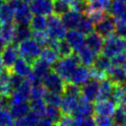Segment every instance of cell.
Here are the masks:
<instances>
[{"mask_svg": "<svg viewBox=\"0 0 126 126\" xmlns=\"http://www.w3.org/2000/svg\"><path fill=\"white\" fill-rule=\"evenodd\" d=\"M80 64L77 53H71L68 56L61 57L58 61L53 65V70L65 81H69L72 73L76 69V67Z\"/></svg>", "mask_w": 126, "mask_h": 126, "instance_id": "obj_1", "label": "cell"}, {"mask_svg": "<svg viewBox=\"0 0 126 126\" xmlns=\"http://www.w3.org/2000/svg\"><path fill=\"white\" fill-rule=\"evenodd\" d=\"M18 51L21 57L25 58L32 64L39 57L41 46L32 37H29L18 42Z\"/></svg>", "mask_w": 126, "mask_h": 126, "instance_id": "obj_2", "label": "cell"}, {"mask_svg": "<svg viewBox=\"0 0 126 126\" xmlns=\"http://www.w3.org/2000/svg\"><path fill=\"white\" fill-rule=\"evenodd\" d=\"M7 2L14 9V23L17 26H29L32 17L29 5L22 0H9Z\"/></svg>", "mask_w": 126, "mask_h": 126, "instance_id": "obj_3", "label": "cell"}, {"mask_svg": "<svg viewBox=\"0 0 126 126\" xmlns=\"http://www.w3.org/2000/svg\"><path fill=\"white\" fill-rule=\"evenodd\" d=\"M126 50V39L118 35H110L105 38L103 41V46L101 53L108 58L113 57L114 55L121 53Z\"/></svg>", "mask_w": 126, "mask_h": 126, "instance_id": "obj_4", "label": "cell"}, {"mask_svg": "<svg viewBox=\"0 0 126 126\" xmlns=\"http://www.w3.org/2000/svg\"><path fill=\"white\" fill-rule=\"evenodd\" d=\"M47 26H46V32L51 39H63L67 29L63 25L61 21V17L52 13L51 15L47 16Z\"/></svg>", "mask_w": 126, "mask_h": 126, "instance_id": "obj_5", "label": "cell"}, {"mask_svg": "<svg viewBox=\"0 0 126 126\" xmlns=\"http://www.w3.org/2000/svg\"><path fill=\"white\" fill-rule=\"evenodd\" d=\"M41 84L43 85L45 90L48 92L62 94L64 85H65V81L55 71H50L48 74H46L42 78Z\"/></svg>", "mask_w": 126, "mask_h": 126, "instance_id": "obj_6", "label": "cell"}, {"mask_svg": "<svg viewBox=\"0 0 126 126\" xmlns=\"http://www.w3.org/2000/svg\"><path fill=\"white\" fill-rule=\"evenodd\" d=\"M31 91H32V84L31 82L26 79L23 83L12 92L10 95V103L15 102H26L31 99Z\"/></svg>", "mask_w": 126, "mask_h": 126, "instance_id": "obj_7", "label": "cell"}, {"mask_svg": "<svg viewBox=\"0 0 126 126\" xmlns=\"http://www.w3.org/2000/svg\"><path fill=\"white\" fill-rule=\"evenodd\" d=\"M114 28H115V19L110 15H106L102 20L94 24V31L103 38H106L114 34Z\"/></svg>", "mask_w": 126, "mask_h": 126, "instance_id": "obj_8", "label": "cell"}, {"mask_svg": "<svg viewBox=\"0 0 126 126\" xmlns=\"http://www.w3.org/2000/svg\"><path fill=\"white\" fill-rule=\"evenodd\" d=\"M1 59L2 63L5 67V69L10 70L16 60L19 57V51H18V45L17 42H12L9 44H6V46L1 51Z\"/></svg>", "mask_w": 126, "mask_h": 126, "instance_id": "obj_9", "label": "cell"}, {"mask_svg": "<svg viewBox=\"0 0 126 126\" xmlns=\"http://www.w3.org/2000/svg\"><path fill=\"white\" fill-rule=\"evenodd\" d=\"M64 39L70 45V47L74 52H78L79 50H81L83 47L86 46L85 35L76 29H71L68 32H66Z\"/></svg>", "mask_w": 126, "mask_h": 126, "instance_id": "obj_10", "label": "cell"}, {"mask_svg": "<svg viewBox=\"0 0 126 126\" xmlns=\"http://www.w3.org/2000/svg\"><path fill=\"white\" fill-rule=\"evenodd\" d=\"M98 89H99V80L94 78H90L88 82L81 86V96L90 100L95 101L98 95Z\"/></svg>", "mask_w": 126, "mask_h": 126, "instance_id": "obj_11", "label": "cell"}, {"mask_svg": "<svg viewBox=\"0 0 126 126\" xmlns=\"http://www.w3.org/2000/svg\"><path fill=\"white\" fill-rule=\"evenodd\" d=\"M117 104L112 98L98 99L95 100L94 104V115H101V116H109L111 117L113 112L115 111Z\"/></svg>", "mask_w": 126, "mask_h": 126, "instance_id": "obj_12", "label": "cell"}, {"mask_svg": "<svg viewBox=\"0 0 126 126\" xmlns=\"http://www.w3.org/2000/svg\"><path fill=\"white\" fill-rule=\"evenodd\" d=\"M29 7L33 15L46 17L53 13V0H32Z\"/></svg>", "mask_w": 126, "mask_h": 126, "instance_id": "obj_13", "label": "cell"}, {"mask_svg": "<svg viewBox=\"0 0 126 126\" xmlns=\"http://www.w3.org/2000/svg\"><path fill=\"white\" fill-rule=\"evenodd\" d=\"M91 78V72H90V68L87 66H84L82 64H79L76 69L74 70V72L72 73L69 82L78 85V86H82L84 85L86 82H88Z\"/></svg>", "mask_w": 126, "mask_h": 126, "instance_id": "obj_14", "label": "cell"}, {"mask_svg": "<svg viewBox=\"0 0 126 126\" xmlns=\"http://www.w3.org/2000/svg\"><path fill=\"white\" fill-rule=\"evenodd\" d=\"M83 13L70 9L67 12H65L64 14H62L61 17V21L63 23V25L65 26L66 29L71 30V29H77L80 21L83 18Z\"/></svg>", "mask_w": 126, "mask_h": 126, "instance_id": "obj_15", "label": "cell"}, {"mask_svg": "<svg viewBox=\"0 0 126 126\" xmlns=\"http://www.w3.org/2000/svg\"><path fill=\"white\" fill-rule=\"evenodd\" d=\"M110 16L115 20L126 22V3L120 0H111L107 9Z\"/></svg>", "mask_w": 126, "mask_h": 126, "instance_id": "obj_16", "label": "cell"}, {"mask_svg": "<svg viewBox=\"0 0 126 126\" xmlns=\"http://www.w3.org/2000/svg\"><path fill=\"white\" fill-rule=\"evenodd\" d=\"M103 37L100 36L97 32H95L94 31L90 32L89 34H87V36L85 37V43L86 46L91 49L92 51H94L95 54H99L101 53L102 50V46H103Z\"/></svg>", "mask_w": 126, "mask_h": 126, "instance_id": "obj_17", "label": "cell"}, {"mask_svg": "<svg viewBox=\"0 0 126 126\" xmlns=\"http://www.w3.org/2000/svg\"><path fill=\"white\" fill-rule=\"evenodd\" d=\"M105 77L114 85H120L126 82V74L124 73L122 67L117 65L111 64V66L105 71Z\"/></svg>", "mask_w": 126, "mask_h": 126, "instance_id": "obj_18", "label": "cell"}, {"mask_svg": "<svg viewBox=\"0 0 126 126\" xmlns=\"http://www.w3.org/2000/svg\"><path fill=\"white\" fill-rule=\"evenodd\" d=\"M80 96H72V95H64L62 96L61 103L59 105L63 115L72 116L77 108Z\"/></svg>", "mask_w": 126, "mask_h": 126, "instance_id": "obj_19", "label": "cell"}, {"mask_svg": "<svg viewBox=\"0 0 126 126\" xmlns=\"http://www.w3.org/2000/svg\"><path fill=\"white\" fill-rule=\"evenodd\" d=\"M10 71L23 78H27L32 73V64L29 61H27L25 58L18 57V59L16 60Z\"/></svg>", "mask_w": 126, "mask_h": 126, "instance_id": "obj_20", "label": "cell"}, {"mask_svg": "<svg viewBox=\"0 0 126 126\" xmlns=\"http://www.w3.org/2000/svg\"><path fill=\"white\" fill-rule=\"evenodd\" d=\"M94 114V112L93 102L84 98L83 96H80L77 108H76V110L72 116L78 115L81 117H89V116H93Z\"/></svg>", "mask_w": 126, "mask_h": 126, "instance_id": "obj_21", "label": "cell"}, {"mask_svg": "<svg viewBox=\"0 0 126 126\" xmlns=\"http://www.w3.org/2000/svg\"><path fill=\"white\" fill-rule=\"evenodd\" d=\"M16 30H17V25L14 22L0 25V38L6 44L15 42Z\"/></svg>", "mask_w": 126, "mask_h": 126, "instance_id": "obj_22", "label": "cell"}, {"mask_svg": "<svg viewBox=\"0 0 126 126\" xmlns=\"http://www.w3.org/2000/svg\"><path fill=\"white\" fill-rule=\"evenodd\" d=\"M51 66H49L39 57L32 63V73L40 80H42V78L51 71Z\"/></svg>", "mask_w": 126, "mask_h": 126, "instance_id": "obj_23", "label": "cell"}, {"mask_svg": "<svg viewBox=\"0 0 126 126\" xmlns=\"http://www.w3.org/2000/svg\"><path fill=\"white\" fill-rule=\"evenodd\" d=\"M11 115L13 116L14 119H18L26 115L30 110V104L28 101L26 102H15V103H10L8 107Z\"/></svg>", "mask_w": 126, "mask_h": 126, "instance_id": "obj_24", "label": "cell"}, {"mask_svg": "<svg viewBox=\"0 0 126 126\" xmlns=\"http://www.w3.org/2000/svg\"><path fill=\"white\" fill-rule=\"evenodd\" d=\"M114 84L109 81L106 77L101 79L99 81V89H98V95L96 100L98 99H105V98H110L111 94L113 91Z\"/></svg>", "mask_w": 126, "mask_h": 126, "instance_id": "obj_25", "label": "cell"}, {"mask_svg": "<svg viewBox=\"0 0 126 126\" xmlns=\"http://www.w3.org/2000/svg\"><path fill=\"white\" fill-rule=\"evenodd\" d=\"M77 53V56L79 58L80 64L87 66V67H91L96 57L97 54H95L94 51H92L91 49H89L87 46L83 47L81 50H79Z\"/></svg>", "mask_w": 126, "mask_h": 126, "instance_id": "obj_26", "label": "cell"}, {"mask_svg": "<svg viewBox=\"0 0 126 126\" xmlns=\"http://www.w3.org/2000/svg\"><path fill=\"white\" fill-rule=\"evenodd\" d=\"M39 58L42 59L44 62H46L49 66L53 67V65L58 61V59L60 58L57 51L55 49H53L50 46H43V48L40 51L39 54Z\"/></svg>", "mask_w": 126, "mask_h": 126, "instance_id": "obj_27", "label": "cell"}, {"mask_svg": "<svg viewBox=\"0 0 126 126\" xmlns=\"http://www.w3.org/2000/svg\"><path fill=\"white\" fill-rule=\"evenodd\" d=\"M40 117L41 116H39L35 112L30 110L23 117L16 119V121H14V125L15 126H34Z\"/></svg>", "mask_w": 126, "mask_h": 126, "instance_id": "obj_28", "label": "cell"}, {"mask_svg": "<svg viewBox=\"0 0 126 126\" xmlns=\"http://www.w3.org/2000/svg\"><path fill=\"white\" fill-rule=\"evenodd\" d=\"M14 22V9L9 2H4L0 6V25Z\"/></svg>", "mask_w": 126, "mask_h": 126, "instance_id": "obj_29", "label": "cell"}, {"mask_svg": "<svg viewBox=\"0 0 126 126\" xmlns=\"http://www.w3.org/2000/svg\"><path fill=\"white\" fill-rule=\"evenodd\" d=\"M47 26V18L41 15H34L32 17L31 22L29 24L32 32H42L46 30Z\"/></svg>", "mask_w": 126, "mask_h": 126, "instance_id": "obj_30", "label": "cell"}, {"mask_svg": "<svg viewBox=\"0 0 126 126\" xmlns=\"http://www.w3.org/2000/svg\"><path fill=\"white\" fill-rule=\"evenodd\" d=\"M116 104H126V86L123 84L114 85L111 97Z\"/></svg>", "mask_w": 126, "mask_h": 126, "instance_id": "obj_31", "label": "cell"}, {"mask_svg": "<svg viewBox=\"0 0 126 126\" xmlns=\"http://www.w3.org/2000/svg\"><path fill=\"white\" fill-rule=\"evenodd\" d=\"M111 66V61H110V58L106 57L105 55H103L102 53H99L96 55L93 65L91 66L92 68L97 70V71H100V72H103L105 73V71Z\"/></svg>", "mask_w": 126, "mask_h": 126, "instance_id": "obj_32", "label": "cell"}, {"mask_svg": "<svg viewBox=\"0 0 126 126\" xmlns=\"http://www.w3.org/2000/svg\"><path fill=\"white\" fill-rule=\"evenodd\" d=\"M43 116L47 117L48 119H50L55 124V123H58L62 119L63 113H62L59 106L46 105V109H45V112H44Z\"/></svg>", "mask_w": 126, "mask_h": 126, "instance_id": "obj_33", "label": "cell"}, {"mask_svg": "<svg viewBox=\"0 0 126 126\" xmlns=\"http://www.w3.org/2000/svg\"><path fill=\"white\" fill-rule=\"evenodd\" d=\"M42 99L46 103V105H53V106H59L62 100V94L54 93V92H48L46 91Z\"/></svg>", "mask_w": 126, "mask_h": 126, "instance_id": "obj_34", "label": "cell"}, {"mask_svg": "<svg viewBox=\"0 0 126 126\" xmlns=\"http://www.w3.org/2000/svg\"><path fill=\"white\" fill-rule=\"evenodd\" d=\"M110 2L111 0H87V10L106 11L110 5Z\"/></svg>", "mask_w": 126, "mask_h": 126, "instance_id": "obj_35", "label": "cell"}, {"mask_svg": "<svg viewBox=\"0 0 126 126\" xmlns=\"http://www.w3.org/2000/svg\"><path fill=\"white\" fill-rule=\"evenodd\" d=\"M30 108L32 111L35 112L39 116H43L45 109H46V103L42 98H35V99H31L29 102Z\"/></svg>", "mask_w": 126, "mask_h": 126, "instance_id": "obj_36", "label": "cell"}, {"mask_svg": "<svg viewBox=\"0 0 126 126\" xmlns=\"http://www.w3.org/2000/svg\"><path fill=\"white\" fill-rule=\"evenodd\" d=\"M70 0H53V13L61 16L70 10Z\"/></svg>", "mask_w": 126, "mask_h": 126, "instance_id": "obj_37", "label": "cell"}, {"mask_svg": "<svg viewBox=\"0 0 126 126\" xmlns=\"http://www.w3.org/2000/svg\"><path fill=\"white\" fill-rule=\"evenodd\" d=\"M32 32L30 29L29 26H17L16 30V36H15V42H19L21 40H24L26 38L32 37Z\"/></svg>", "mask_w": 126, "mask_h": 126, "instance_id": "obj_38", "label": "cell"}, {"mask_svg": "<svg viewBox=\"0 0 126 126\" xmlns=\"http://www.w3.org/2000/svg\"><path fill=\"white\" fill-rule=\"evenodd\" d=\"M94 25L89 20V18L83 16L82 20L80 21V23H79V25L77 27V30L80 32H82L84 35H87L90 32H94Z\"/></svg>", "mask_w": 126, "mask_h": 126, "instance_id": "obj_39", "label": "cell"}, {"mask_svg": "<svg viewBox=\"0 0 126 126\" xmlns=\"http://www.w3.org/2000/svg\"><path fill=\"white\" fill-rule=\"evenodd\" d=\"M55 50L57 51V53H58V55H59L60 58H61V57L68 56V55H70L71 53H73L72 48L70 47V45L66 42V40H65L64 38L57 41Z\"/></svg>", "mask_w": 126, "mask_h": 126, "instance_id": "obj_40", "label": "cell"}, {"mask_svg": "<svg viewBox=\"0 0 126 126\" xmlns=\"http://www.w3.org/2000/svg\"><path fill=\"white\" fill-rule=\"evenodd\" d=\"M64 95H72V96H81V87L75 85L69 81L65 82L63 93Z\"/></svg>", "mask_w": 126, "mask_h": 126, "instance_id": "obj_41", "label": "cell"}, {"mask_svg": "<svg viewBox=\"0 0 126 126\" xmlns=\"http://www.w3.org/2000/svg\"><path fill=\"white\" fill-rule=\"evenodd\" d=\"M84 14H86V17H88L89 20L94 25L100 20H102L107 15V12L102 10H87Z\"/></svg>", "mask_w": 126, "mask_h": 126, "instance_id": "obj_42", "label": "cell"}, {"mask_svg": "<svg viewBox=\"0 0 126 126\" xmlns=\"http://www.w3.org/2000/svg\"><path fill=\"white\" fill-rule=\"evenodd\" d=\"M32 38L41 46H47L48 42H49V36L46 32V31H42V32H32Z\"/></svg>", "mask_w": 126, "mask_h": 126, "instance_id": "obj_43", "label": "cell"}, {"mask_svg": "<svg viewBox=\"0 0 126 126\" xmlns=\"http://www.w3.org/2000/svg\"><path fill=\"white\" fill-rule=\"evenodd\" d=\"M14 123V118L11 115L8 108H2L0 110V126H10Z\"/></svg>", "mask_w": 126, "mask_h": 126, "instance_id": "obj_44", "label": "cell"}, {"mask_svg": "<svg viewBox=\"0 0 126 126\" xmlns=\"http://www.w3.org/2000/svg\"><path fill=\"white\" fill-rule=\"evenodd\" d=\"M46 90L43 87V85L36 84L32 86V91H31V99H35V98H42Z\"/></svg>", "mask_w": 126, "mask_h": 126, "instance_id": "obj_45", "label": "cell"}, {"mask_svg": "<svg viewBox=\"0 0 126 126\" xmlns=\"http://www.w3.org/2000/svg\"><path fill=\"white\" fill-rule=\"evenodd\" d=\"M111 118H112V120H113V122L115 123L116 126H123L124 125L125 115H124V112H123V110H122L120 105L118 107H116V109L113 112Z\"/></svg>", "mask_w": 126, "mask_h": 126, "instance_id": "obj_46", "label": "cell"}, {"mask_svg": "<svg viewBox=\"0 0 126 126\" xmlns=\"http://www.w3.org/2000/svg\"><path fill=\"white\" fill-rule=\"evenodd\" d=\"M114 33L124 39H126V22L115 20Z\"/></svg>", "mask_w": 126, "mask_h": 126, "instance_id": "obj_47", "label": "cell"}, {"mask_svg": "<svg viewBox=\"0 0 126 126\" xmlns=\"http://www.w3.org/2000/svg\"><path fill=\"white\" fill-rule=\"evenodd\" d=\"M94 120L96 126H116L113 122L112 118L109 116H101V115H94Z\"/></svg>", "mask_w": 126, "mask_h": 126, "instance_id": "obj_48", "label": "cell"}, {"mask_svg": "<svg viewBox=\"0 0 126 126\" xmlns=\"http://www.w3.org/2000/svg\"><path fill=\"white\" fill-rule=\"evenodd\" d=\"M24 80H25V78H23V77H21V76L15 74V73H13V72H11V73H10V80H9V82H10V87H11V89H12V92H13L14 90H16V89L23 83Z\"/></svg>", "mask_w": 126, "mask_h": 126, "instance_id": "obj_49", "label": "cell"}, {"mask_svg": "<svg viewBox=\"0 0 126 126\" xmlns=\"http://www.w3.org/2000/svg\"><path fill=\"white\" fill-rule=\"evenodd\" d=\"M110 61H111V64L112 65H117V66H121L125 61H126V50L121 52V53H118L116 55H114L113 57L110 58Z\"/></svg>", "mask_w": 126, "mask_h": 126, "instance_id": "obj_50", "label": "cell"}, {"mask_svg": "<svg viewBox=\"0 0 126 126\" xmlns=\"http://www.w3.org/2000/svg\"><path fill=\"white\" fill-rule=\"evenodd\" d=\"M53 125H54V123L50 119H48L47 117L44 116V117H40L34 126H53Z\"/></svg>", "mask_w": 126, "mask_h": 126, "instance_id": "obj_51", "label": "cell"}, {"mask_svg": "<svg viewBox=\"0 0 126 126\" xmlns=\"http://www.w3.org/2000/svg\"><path fill=\"white\" fill-rule=\"evenodd\" d=\"M82 126H96V123H95V120L93 116L83 117Z\"/></svg>", "mask_w": 126, "mask_h": 126, "instance_id": "obj_52", "label": "cell"}, {"mask_svg": "<svg viewBox=\"0 0 126 126\" xmlns=\"http://www.w3.org/2000/svg\"><path fill=\"white\" fill-rule=\"evenodd\" d=\"M5 46H6V43H5V42L0 38V52L3 50V48H4Z\"/></svg>", "mask_w": 126, "mask_h": 126, "instance_id": "obj_53", "label": "cell"}, {"mask_svg": "<svg viewBox=\"0 0 126 126\" xmlns=\"http://www.w3.org/2000/svg\"><path fill=\"white\" fill-rule=\"evenodd\" d=\"M4 69H5V67H4L3 63H2V59H1V56H0V73H1Z\"/></svg>", "mask_w": 126, "mask_h": 126, "instance_id": "obj_54", "label": "cell"}, {"mask_svg": "<svg viewBox=\"0 0 126 126\" xmlns=\"http://www.w3.org/2000/svg\"><path fill=\"white\" fill-rule=\"evenodd\" d=\"M121 67H122V69H123V71H124V73L126 74V61L121 65Z\"/></svg>", "mask_w": 126, "mask_h": 126, "instance_id": "obj_55", "label": "cell"}, {"mask_svg": "<svg viewBox=\"0 0 126 126\" xmlns=\"http://www.w3.org/2000/svg\"><path fill=\"white\" fill-rule=\"evenodd\" d=\"M22 1H23V2H25V3H27V4H30L32 0H22Z\"/></svg>", "mask_w": 126, "mask_h": 126, "instance_id": "obj_56", "label": "cell"}, {"mask_svg": "<svg viewBox=\"0 0 126 126\" xmlns=\"http://www.w3.org/2000/svg\"><path fill=\"white\" fill-rule=\"evenodd\" d=\"M4 2H5V0H0V6H1V5H2Z\"/></svg>", "mask_w": 126, "mask_h": 126, "instance_id": "obj_57", "label": "cell"}, {"mask_svg": "<svg viewBox=\"0 0 126 126\" xmlns=\"http://www.w3.org/2000/svg\"><path fill=\"white\" fill-rule=\"evenodd\" d=\"M123 126H126V115H125V121H124V125Z\"/></svg>", "mask_w": 126, "mask_h": 126, "instance_id": "obj_58", "label": "cell"}, {"mask_svg": "<svg viewBox=\"0 0 126 126\" xmlns=\"http://www.w3.org/2000/svg\"><path fill=\"white\" fill-rule=\"evenodd\" d=\"M120 1H123V2H125V3H126V0H120Z\"/></svg>", "mask_w": 126, "mask_h": 126, "instance_id": "obj_59", "label": "cell"}, {"mask_svg": "<svg viewBox=\"0 0 126 126\" xmlns=\"http://www.w3.org/2000/svg\"><path fill=\"white\" fill-rule=\"evenodd\" d=\"M6 1H9V0H6Z\"/></svg>", "mask_w": 126, "mask_h": 126, "instance_id": "obj_60", "label": "cell"}]
</instances>
